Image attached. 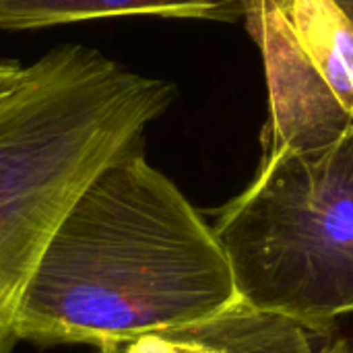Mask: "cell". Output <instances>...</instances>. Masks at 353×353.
Here are the masks:
<instances>
[{"label": "cell", "instance_id": "1", "mask_svg": "<svg viewBox=\"0 0 353 353\" xmlns=\"http://www.w3.org/2000/svg\"><path fill=\"white\" fill-rule=\"evenodd\" d=\"M238 302L211 223L132 145L68 209L27 285L19 341L118 345Z\"/></svg>", "mask_w": 353, "mask_h": 353}, {"label": "cell", "instance_id": "5", "mask_svg": "<svg viewBox=\"0 0 353 353\" xmlns=\"http://www.w3.org/2000/svg\"><path fill=\"white\" fill-rule=\"evenodd\" d=\"M319 335L323 333L238 300L199 323L147 333L114 347L116 353H347L341 345H323Z\"/></svg>", "mask_w": 353, "mask_h": 353}, {"label": "cell", "instance_id": "9", "mask_svg": "<svg viewBox=\"0 0 353 353\" xmlns=\"http://www.w3.org/2000/svg\"><path fill=\"white\" fill-rule=\"evenodd\" d=\"M341 10H343V14L352 21L353 25V0H333Z\"/></svg>", "mask_w": 353, "mask_h": 353}, {"label": "cell", "instance_id": "7", "mask_svg": "<svg viewBox=\"0 0 353 353\" xmlns=\"http://www.w3.org/2000/svg\"><path fill=\"white\" fill-rule=\"evenodd\" d=\"M277 4L353 116L352 21L333 0H277Z\"/></svg>", "mask_w": 353, "mask_h": 353}, {"label": "cell", "instance_id": "8", "mask_svg": "<svg viewBox=\"0 0 353 353\" xmlns=\"http://www.w3.org/2000/svg\"><path fill=\"white\" fill-rule=\"evenodd\" d=\"M23 64L19 60L2 58L0 56V95H4L23 74Z\"/></svg>", "mask_w": 353, "mask_h": 353}, {"label": "cell", "instance_id": "6", "mask_svg": "<svg viewBox=\"0 0 353 353\" xmlns=\"http://www.w3.org/2000/svg\"><path fill=\"white\" fill-rule=\"evenodd\" d=\"M139 14L234 23L244 21L246 0H0V29L4 31Z\"/></svg>", "mask_w": 353, "mask_h": 353}, {"label": "cell", "instance_id": "4", "mask_svg": "<svg viewBox=\"0 0 353 353\" xmlns=\"http://www.w3.org/2000/svg\"><path fill=\"white\" fill-rule=\"evenodd\" d=\"M244 23L263 52L269 81L263 153L283 147L312 149L339 139L353 124V116L277 0H246Z\"/></svg>", "mask_w": 353, "mask_h": 353}, {"label": "cell", "instance_id": "3", "mask_svg": "<svg viewBox=\"0 0 353 353\" xmlns=\"http://www.w3.org/2000/svg\"><path fill=\"white\" fill-rule=\"evenodd\" d=\"M238 300L325 333L353 312V124L312 149L263 153L211 223Z\"/></svg>", "mask_w": 353, "mask_h": 353}, {"label": "cell", "instance_id": "10", "mask_svg": "<svg viewBox=\"0 0 353 353\" xmlns=\"http://www.w3.org/2000/svg\"><path fill=\"white\" fill-rule=\"evenodd\" d=\"M97 353H116L114 345H103V347H97Z\"/></svg>", "mask_w": 353, "mask_h": 353}, {"label": "cell", "instance_id": "2", "mask_svg": "<svg viewBox=\"0 0 353 353\" xmlns=\"http://www.w3.org/2000/svg\"><path fill=\"white\" fill-rule=\"evenodd\" d=\"M172 101L168 81L81 43L52 48L0 95V353L19 343L27 285L68 209Z\"/></svg>", "mask_w": 353, "mask_h": 353}]
</instances>
